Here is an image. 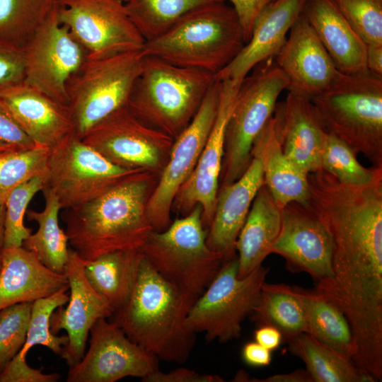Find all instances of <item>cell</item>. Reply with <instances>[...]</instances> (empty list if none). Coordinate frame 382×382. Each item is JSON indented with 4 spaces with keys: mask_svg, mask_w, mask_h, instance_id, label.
Masks as SVG:
<instances>
[{
    "mask_svg": "<svg viewBox=\"0 0 382 382\" xmlns=\"http://www.w3.org/2000/svg\"><path fill=\"white\" fill-rule=\"evenodd\" d=\"M221 81L215 79L206 93L197 112L174 139L167 163L146 204V216L155 231L170 224L175 197L194 170L217 113Z\"/></svg>",
    "mask_w": 382,
    "mask_h": 382,
    "instance_id": "cell-12",
    "label": "cell"
},
{
    "mask_svg": "<svg viewBox=\"0 0 382 382\" xmlns=\"http://www.w3.org/2000/svg\"><path fill=\"white\" fill-rule=\"evenodd\" d=\"M61 376L58 374H44L42 369L30 367L26 359L15 356L0 373V382H57Z\"/></svg>",
    "mask_w": 382,
    "mask_h": 382,
    "instance_id": "cell-42",
    "label": "cell"
},
{
    "mask_svg": "<svg viewBox=\"0 0 382 382\" xmlns=\"http://www.w3.org/2000/svg\"><path fill=\"white\" fill-rule=\"evenodd\" d=\"M272 59L262 62L239 86L226 129L221 186L233 183L247 169L255 139L272 117L280 93L289 87L287 76Z\"/></svg>",
    "mask_w": 382,
    "mask_h": 382,
    "instance_id": "cell-8",
    "label": "cell"
},
{
    "mask_svg": "<svg viewBox=\"0 0 382 382\" xmlns=\"http://www.w3.org/2000/svg\"><path fill=\"white\" fill-rule=\"evenodd\" d=\"M366 44L382 45V0H332Z\"/></svg>",
    "mask_w": 382,
    "mask_h": 382,
    "instance_id": "cell-39",
    "label": "cell"
},
{
    "mask_svg": "<svg viewBox=\"0 0 382 382\" xmlns=\"http://www.w3.org/2000/svg\"><path fill=\"white\" fill-rule=\"evenodd\" d=\"M144 382H224L217 375L201 374L186 368H178L164 373L158 370L144 378Z\"/></svg>",
    "mask_w": 382,
    "mask_h": 382,
    "instance_id": "cell-44",
    "label": "cell"
},
{
    "mask_svg": "<svg viewBox=\"0 0 382 382\" xmlns=\"http://www.w3.org/2000/svg\"><path fill=\"white\" fill-rule=\"evenodd\" d=\"M144 58L142 50L86 59L66 86L76 136L127 106Z\"/></svg>",
    "mask_w": 382,
    "mask_h": 382,
    "instance_id": "cell-7",
    "label": "cell"
},
{
    "mask_svg": "<svg viewBox=\"0 0 382 382\" xmlns=\"http://www.w3.org/2000/svg\"><path fill=\"white\" fill-rule=\"evenodd\" d=\"M273 119L282 151L301 173L321 169V150L325 131L310 98L289 91L277 104Z\"/></svg>",
    "mask_w": 382,
    "mask_h": 382,
    "instance_id": "cell-21",
    "label": "cell"
},
{
    "mask_svg": "<svg viewBox=\"0 0 382 382\" xmlns=\"http://www.w3.org/2000/svg\"><path fill=\"white\" fill-rule=\"evenodd\" d=\"M143 169L115 165L74 134L50 149L46 185L62 209L85 204Z\"/></svg>",
    "mask_w": 382,
    "mask_h": 382,
    "instance_id": "cell-10",
    "label": "cell"
},
{
    "mask_svg": "<svg viewBox=\"0 0 382 382\" xmlns=\"http://www.w3.org/2000/svg\"><path fill=\"white\" fill-rule=\"evenodd\" d=\"M366 66L369 71L382 76V45H366Z\"/></svg>",
    "mask_w": 382,
    "mask_h": 382,
    "instance_id": "cell-48",
    "label": "cell"
},
{
    "mask_svg": "<svg viewBox=\"0 0 382 382\" xmlns=\"http://www.w3.org/2000/svg\"><path fill=\"white\" fill-rule=\"evenodd\" d=\"M301 13L340 72L354 74L368 71L366 44L332 0H306Z\"/></svg>",
    "mask_w": 382,
    "mask_h": 382,
    "instance_id": "cell-25",
    "label": "cell"
},
{
    "mask_svg": "<svg viewBox=\"0 0 382 382\" xmlns=\"http://www.w3.org/2000/svg\"><path fill=\"white\" fill-rule=\"evenodd\" d=\"M199 204L162 231H152L141 249L156 272L192 305L224 262L207 245Z\"/></svg>",
    "mask_w": 382,
    "mask_h": 382,
    "instance_id": "cell-6",
    "label": "cell"
},
{
    "mask_svg": "<svg viewBox=\"0 0 382 382\" xmlns=\"http://www.w3.org/2000/svg\"><path fill=\"white\" fill-rule=\"evenodd\" d=\"M46 171L16 187L8 196L4 214V248L21 247L23 242L32 233L23 219L30 200L46 185Z\"/></svg>",
    "mask_w": 382,
    "mask_h": 382,
    "instance_id": "cell-38",
    "label": "cell"
},
{
    "mask_svg": "<svg viewBox=\"0 0 382 382\" xmlns=\"http://www.w3.org/2000/svg\"><path fill=\"white\" fill-rule=\"evenodd\" d=\"M57 15L89 59L142 50L146 42L117 0H57Z\"/></svg>",
    "mask_w": 382,
    "mask_h": 382,
    "instance_id": "cell-11",
    "label": "cell"
},
{
    "mask_svg": "<svg viewBox=\"0 0 382 382\" xmlns=\"http://www.w3.org/2000/svg\"><path fill=\"white\" fill-rule=\"evenodd\" d=\"M0 105L36 145L52 149L76 134L69 106L24 81L1 89Z\"/></svg>",
    "mask_w": 382,
    "mask_h": 382,
    "instance_id": "cell-19",
    "label": "cell"
},
{
    "mask_svg": "<svg viewBox=\"0 0 382 382\" xmlns=\"http://www.w3.org/2000/svg\"><path fill=\"white\" fill-rule=\"evenodd\" d=\"M282 212V208L264 183L253 199L236 241L238 277H244L260 267L272 253L281 229Z\"/></svg>",
    "mask_w": 382,
    "mask_h": 382,
    "instance_id": "cell-26",
    "label": "cell"
},
{
    "mask_svg": "<svg viewBox=\"0 0 382 382\" xmlns=\"http://www.w3.org/2000/svg\"><path fill=\"white\" fill-rule=\"evenodd\" d=\"M143 257L141 250H120L83 260L87 281L113 311L122 307L130 296Z\"/></svg>",
    "mask_w": 382,
    "mask_h": 382,
    "instance_id": "cell-28",
    "label": "cell"
},
{
    "mask_svg": "<svg viewBox=\"0 0 382 382\" xmlns=\"http://www.w3.org/2000/svg\"><path fill=\"white\" fill-rule=\"evenodd\" d=\"M192 306L144 255L130 296L108 320L158 359L183 364L195 342V333L185 324Z\"/></svg>",
    "mask_w": 382,
    "mask_h": 382,
    "instance_id": "cell-2",
    "label": "cell"
},
{
    "mask_svg": "<svg viewBox=\"0 0 382 382\" xmlns=\"http://www.w3.org/2000/svg\"><path fill=\"white\" fill-rule=\"evenodd\" d=\"M42 192L45 198L43 210L27 209L25 214L30 221L37 223L38 228L23 242V247L33 252L50 270L64 274L69 248L68 236L59 224L61 206L50 187H45Z\"/></svg>",
    "mask_w": 382,
    "mask_h": 382,
    "instance_id": "cell-30",
    "label": "cell"
},
{
    "mask_svg": "<svg viewBox=\"0 0 382 382\" xmlns=\"http://www.w3.org/2000/svg\"><path fill=\"white\" fill-rule=\"evenodd\" d=\"M245 44L234 8L217 1L187 13L164 33L146 41L143 51L147 56L215 76Z\"/></svg>",
    "mask_w": 382,
    "mask_h": 382,
    "instance_id": "cell-3",
    "label": "cell"
},
{
    "mask_svg": "<svg viewBox=\"0 0 382 382\" xmlns=\"http://www.w3.org/2000/svg\"><path fill=\"white\" fill-rule=\"evenodd\" d=\"M294 289L305 311L307 333L352 360L355 352L353 333L340 308L315 290Z\"/></svg>",
    "mask_w": 382,
    "mask_h": 382,
    "instance_id": "cell-29",
    "label": "cell"
},
{
    "mask_svg": "<svg viewBox=\"0 0 382 382\" xmlns=\"http://www.w3.org/2000/svg\"><path fill=\"white\" fill-rule=\"evenodd\" d=\"M242 358L245 363L252 366H265L272 361L271 351L257 342L246 343L242 349Z\"/></svg>",
    "mask_w": 382,
    "mask_h": 382,
    "instance_id": "cell-46",
    "label": "cell"
},
{
    "mask_svg": "<svg viewBox=\"0 0 382 382\" xmlns=\"http://www.w3.org/2000/svg\"><path fill=\"white\" fill-rule=\"evenodd\" d=\"M0 139L18 149H28L35 146L29 138L13 121L0 105Z\"/></svg>",
    "mask_w": 382,
    "mask_h": 382,
    "instance_id": "cell-45",
    "label": "cell"
},
{
    "mask_svg": "<svg viewBox=\"0 0 382 382\" xmlns=\"http://www.w3.org/2000/svg\"><path fill=\"white\" fill-rule=\"evenodd\" d=\"M56 5L57 0H0V40L23 49Z\"/></svg>",
    "mask_w": 382,
    "mask_h": 382,
    "instance_id": "cell-33",
    "label": "cell"
},
{
    "mask_svg": "<svg viewBox=\"0 0 382 382\" xmlns=\"http://www.w3.org/2000/svg\"><path fill=\"white\" fill-rule=\"evenodd\" d=\"M117 1H120L125 4V3H127V1H129V0H117Z\"/></svg>",
    "mask_w": 382,
    "mask_h": 382,
    "instance_id": "cell-52",
    "label": "cell"
},
{
    "mask_svg": "<svg viewBox=\"0 0 382 382\" xmlns=\"http://www.w3.org/2000/svg\"><path fill=\"white\" fill-rule=\"evenodd\" d=\"M288 349L306 364L313 382H374L353 361L323 345L308 333L290 340Z\"/></svg>",
    "mask_w": 382,
    "mask_h": 382,
    "instance_id": "cell-31",
    "label": "cell"
},
{
    "mask_svg": "<svg viewBox=\"0 0 382 382\" xmlns=\"http://www.w3.org/2000/svg\"><path fill=\"white\" fill-rule=\"evenodd\" d=\"M325 132L382 168V76L338 71L330 86L311 98Z\"/></svg>",
    "mask_w": 382,
    "mask_h": 382,
    "instance_id": "cell-4",
    "label": "cell"
},
{
    "mask_svg": "<svg viewBox=\"0 0 382 382\" xmlns=\"http://www.w3.org/2000/svg\"><path fill=\"white\" fill-rule=\"evenodd\" d=\"M33 303L21 302L0 311V373L25 344Z\"/></svg>",
    "mask_w": 382,
    "mask_h": 382,
    "instance_id": "cell-40",
    "label": "cell"
},
{
    "mask_svg": "<svg viewBox=\"0 0 382 382\" xmlns=\"http://www.w3.org/2000/svg\"><path fill=\"white\" fill-rule=\"evenodd\" d=\"M265 183L261 161L253 157L243 175L219 187L206 243L224 262L236 257V243L257 192Z\"/></svg>",
    "mask_w": 382,
    "mask_h": 382,
    "instance_id": "cell-23",
    "label": "cell"
},
{
    "mask_svg": "<svg viewBox=\"0 0 382 382\" xmlns=\"http://www.w3.org/2000/svg\"><path fill=\"white\" fill-rule=\"evenodd\" d=\"M24 82L68 105L67 83L87 59L86 52L57 18V5L23 49Z\"/></svg>",
    "mask_w": 382,
    "mask_h": 382,
    "instance_id": "cell-14",
    "label": "cell"
},
{
    "mask_svg": "<svg viewBox=\"0 0 382 382\" xmlns=\"http://www.w3.org/2000/svg\"><path fill=\"white\" fill-rule=\"evenodd\" d=\"M274 57L275 63L289 79L287 89L310 99L326 89L338 72L302 13Z\"/></svg>",
    "mask_w": 382,
    "mask_h": 382,
    "instance_id": "cell-20",
    "label": "cell"
},
{
    "mask_svg": "<svg viewBox=\"0 0 382 382\" xmlns=\"http://www.w3.org/2000/svg\"><path fill=\"white\" fill-rule=\"evenodd\" d=\"M82 141L118 166L157 173L174 139L124 107L91 128Z\"/></svg>",
    "mask_w": 382,
    "mask_h": 382,
    "instance_id": "cell-13",
    "label": "cell"
},
{
    "mask_svg": "<svg viewBox=\"0 0 382 382\" xmlns=\"http://www.w3.org/2000/svg\"><path fill=\"white\" fill-rule=\"evenodd\" d=\"M89 335L88 351L69 369L67 382H115L127 376L143 380L158 370L159 359L108 318L96 321Z\"/></svg>",
    "mask_w": 382,
    "mask_h": 382,
    "instance_id": "cell-15",
    "label": "cell"
},
{
    "mask_svg": "<svg viewBox=\"0 0 382 382\" xmlns=\"http://www.w3.org/2000/svg\"><path fill=\"white\" fill-rule=\"evenodd\" d=\"M25 72L23 50L0 40V90L23 82Z\"/></svg>",
    "mask_w": 382,
    "mask_h": 382,
    "instance_id": "cell-41",
    "label": "cell"
},
{
    "mask_svg": "<svg viewBox=\"0 0 382 382\" xmlns=\"http://www.w3.org/2000/svg\"><path fill=\"white\" fill-rule=\"evenodd\" d=\"M267 273L261 265L241 278L237 255L224 262L189 310L187 328L195 334L204 332L209 342H226L238 337L241 323L251 313Z\"/></svg>",
    "mask_w": 382,
    "mask_h": 382,
    "instance_id": "cell-9",
    "label": "cell"
},
{
    "mask_svg": "<svg viewBox=\"0 0 382 382\" xmlns=\"http://www.w3.org/2000/svg\"><path fill=\"white\" fill-rule=\"evenodd\" d=\"M70 294L66 307L59 306L50 317V330L57 335L66 332L68 343L60 357L69 368L83 357L91 328L100 318H108L114 311L91 287L84 274L83 260L71 248L64 268Z\"/></svg>",
    "mask_w": 382,
    "mask_h": 382,
    "instance_id": "cell-18",
    "label": "cell"
},
{
    "mask_svg": "<svg viewBox=\"0 0 382 382\" xmlns=\"http://www.w3.org/2000/svg\"><path fill=\"white\" fill-rule=\"evenodd\" d=\"M66 274L44 265L23 246L4 248L0 272V311L21 302L34 301L69 289Z\"/></svg>",
    "mask_w": 382,
    "mask_h": 382,
    "instance_id": "cell-24",
    "label": "cell"
},
{
    "mask_svg": "<svg viewBox=\"0 0 382 382\" xmlns=\"http://www.w3.org/2000/svg\"><path fill=\"white\" fill-rule=\"evenodd\" d=\"M50 149L35 145L32 149L0 151V205L18 185L46 171Z\"/></svg>",
    "mask_w": 382,
    "mask_h": 382,
    "instance_id": "cell-35",
    "label": "cell"
},
{
    "mask_svg": "<svg viewBox=\"0 0 382 382\" xmlns=\"http://www.w3.org/2000/svg\"><path fill=\"white\" fill-rule=\"evenodd\" d=\"M219 81V102L212 128L194 170L178 190L173 204L178 212L186 215L199 204L207 231L212 221L219 189L226 126L241 84L229 80Z\"/></svg>",
    "mask_w": 382,
    "mask_h": 382,
    "instance_id": "cell-17",
    "label": "cell"
},
{
    "mask_svg": "<svg viewBox=\"0 0 382 382\" xmlns=\"http://www.w3.org/2000/svg\"><path fill=\"white\" fill-rule=\"evenodd\" d=\"M239 19L245 43L249 40L255 20L275 0H230Z\"/></svg>",
    "mask_w": 382,
    "mask_h": 382,
    "instance_id": "cell-43",
    "label": "cell"
},
{
    "mask_svg": "<svg viewBox=\"0 0 382 382\" xmlns=\"http://www.w3.org/2000/svg\"><path fill=\"white\" fill-rule=\"evenodd\" d=\"M4 214L5 207L4 205H0V272L2 266V256L3 250L4 248Z\"/></svg>",
    "mask_w": 382,
    "mask_h": 382,
    "instance_id": "cell-50",
    "label": "cell"
},
{
    "mask_svg": "<svg viewBox=\"0 0 382 382\" xmlns=\"http://www.w3.org/2000/svg\"><path fill=\"white\" fill-rule=\"evenodd\" d=\"M306 0H275L260 13L251 36L239 53L214 78L240 84L255 66L274 58L286 40Z\"/></svg>",
    "mask_w": 382,
    "mask_h": 382,
    "instance_id": "cell-22",
    "label": "cell"
},
{
    "mask_svg": "<svg viewBox=\"0 0 382 382\" xmlns=\"http://www.w3.org/2000/svg\"><path fill=\"white\" fill-rule=\"evenodd\" d=\"M321 168L343 183L365 185L382 176V168H367L343 141L325 132L321 150Z\"/></svg>",
    "mask_w": 382,
    "mask_h": 382,
    "instance_id": "cell-36",
    "label": "cell"
},
{
    "mask_svg": "<svg viewBox=\"0 0 382 382\" xmlns=\"http://www.w3.org/2000/svg\"><path fill=\"white\" fill-rule=\"evenodd\" d=\"M251 313L260 325L277 328L287 342L308 332L305 311L294 286L265 281Z\"/></svg>",
    "mask_w": 382,
    "mask_h": 382,
    "instance_id": "cell-32",
    "label": "cell"
},
{
    "mask_svg": "<svg viewBox=\"0 0 382 382\" xmlns=\"http://www.w3.org/2000/svg\"><path fill=\"white\" fill-rule=\"evenodd\" d=\"M68 289H61L50 296L33 301L26 340L16 356L26 359L30 349L35 345H42L61 357L64 347L68 343V337L66 335L57 336L51 332L50 317L57 308L66 304Z\"/></svg>",
    "mask_w": 382,
    "mask_h": 382,
    "instance_id": "cell-37",
    "label": "cell"
},
{
    "mask_svg": "<svg viewBox=\"0 0 382 382\" xmlns=\"http://www.w3.org/2000/svg\"><path fill=\"white\" fill-rule=\"evenodd\" d=\"M251 156L261 161L265 185L281 208L294 202L308 204L310 187L307 175L298 170L284 154L273 115L255 139Z\"/></svg>",
    "mask_w": 382,
    "mask_h": 382,
    "instance_id": "cell-27",
    "label": "cell"
},
{
    "mask_svg": "<svg viewBox=\"0 0 382 382\" xmlns=\"http://www.w3.org/2000/svg\"><path fill=\"white\" fill-rule=\"evenodd\" d=\"M156 174L139 171L95 199L66 209L62 219L69 245L83 260L142 248L153 231L146 209Z\"/></svg>",
    "mask_w": 382,
    "mask_h": 382,
    "instance_id": "cell-1",
    "label": "cell"
},
{
    "mask_svg": "<svg viewBox=\"0 0 382 382\" xmlns=\"http://www.w3.org/2000/svg\"><path fill=\"white\" fill-rule=\"evenodd\" d=\"M214 81L210 73L145 54L127 107L141 121L175 139Z\"/></svg>",
    "mask_w": 382,
    "mask_h": 382,
    "instance_id": "cell-5",
    "label": "cell"
},
{
    "mask_svg": "<svg viewBox=\"0 0 382 382\" xmlns=\"http://www.w3.org/2000/svg\"><path fill=\"white\" fill-rule=\"evenodd\" d=\"M259 382H313V380L304 369H298L289 374H275L262 380H256Z\"/></svg>",
    "mask_w": 382,
    "mask_h": 382,
    "instance_id": "cell-49",
    "label": "cell"
},
{
    "mask_svg": "<svg viewBox=\"0 0 382 382\" xmlns=\"http://www.w3.org/2000/svg\"><path fill=\"white\" fill-rule=\"evenodd\" d=\"M272 253L282 257L290 271L308 274L316 290L332 279L331 237L307 205L294 202L283 207L281 229Z\"/></svg>",
    "mask_w": 382,
    "mask_h": 382,
    "instance_id": "cell-16",
    "label": "cell"
},
{
    "mask_svg": "<svg viewBox=\"0 0 382 382\" xmlns=\"http://www.w3.org/2000/svg\"><path fill=\"white\" fill-rule=\"evenodd\" d=\"M10 149H16V148L10 145L9 144L0 139V151H5Z\"/></svg>",
    "mask_w": 382,
    "mask_h": 382,
    "instance_id": "cell-51",
    "label": "cell"
},
{
    "mask_svg": "<svg viewBox=\"0 0 382 382\" xmlns=\"http://www.w3.org/2000/svg\"><path fill=\"white\" fill-rule=\"evenodd\" d=\"M254 338L256 342L270 351L279 347L283 340L281 332L267 325H260L254 332Z\"/></svg>",
    "mask_w": 382,
    "mask_h": 382,
    "instance_id": "cell-47",
    "label": "cell"
},
{
    "mask_svg": "<svg viewBox=\"0 0 382 382\" xmlns=\"http://www.w3.org/2000/svg\"><path fill=\"white\" fill-rule=\"evenodd\" d=\"M225 0H129L125 3L127 14L146 41L168 29L190 11Z\"/></svg>",
    "mask_w": 382,
    "mask_h": 382,
    "instance_id": "cell-34",
    "label": "cell"
}]
</instances>
